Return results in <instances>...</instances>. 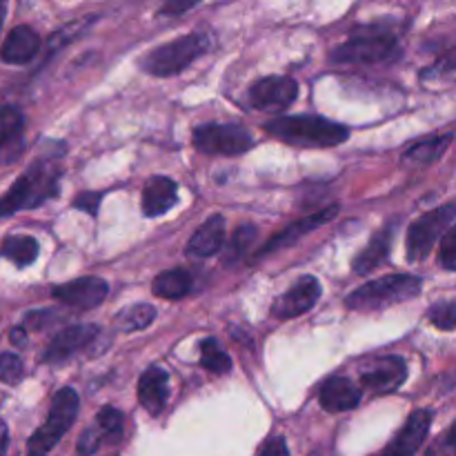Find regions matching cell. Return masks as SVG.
I'll return each mask as SVG.
<instances>
[{
  "mask_svg": "<svg viewBox=\"0 0 456 456\" xmlns=\"http://www.w3.org/2000/svg\"><path fill=\"white\" fill-rule=\"evenodd\" d=\"M200 365H203L208 372L227 374L232 370V359L230 354L218 346V341L205 338V341L200 343Z\"/></svg>",
  "mask_w": 456,
  "mask_h": 456,
  "instance_id": "obj_28",
  "label": "cell"
},
{
  "mask_svg": "<svg viewBox=\"0 0 456 456\" xmlns=\"http://www.w3.org/2000/svg\"><path fill=\"white\" fill-rule=\"evenodd\" d=\"M298 96V83L289 76H265L249 87L254 110L279 111L292 105Z\"/></svg>",
  "mask_w": 456,
  "mask_h": 456,
  "instance_id": "obj_10",
  "label": "cell"
},
{
  "mask_svg": "<svg viewBox=\"0 0 456 456\" xmlns=\"http://www.w3.org/2000/svg\"><path fill=\"white\" fill-rule=\"evenodd\" d=\"M428 456H454V428H450L445 441L441 445H435Z\"/></svg>",
  "mask_w": 456,
  "mask_h": 456,
  "instance_id": "obj_36",
  "label": "cell"
},
{
  "mask_svg": "<svg viewBox=\"0 0 456 456\" xmlns=\"http://www.w3.org/2000/svg\"><path fill=\"white\" fill-rule=\"evenodd\" d=\"M22 379H25V365H22L20 356L3 352L0 354V381L7 383V386H16Z\"/></svg>",
  "mask_w": 456,
  "mask_h": 456,
  "instance_id": "obj_31",
  "label": "cell"
},
{
  "mask_svg": "<svg viewBox=\"0 0 456 456\" xmlns=\"http://www.w3.org/2000/svg\"><path fill=\"white\" fill-rule=\"evenodd\" d=\"M7 448H9V432H7V426H4V421L0 419V456L7 454Z\"/></svg>",
  "mask_w": 456,
  "mask_h": 456,
  "instance_id": "obj_37",
  "label": "cell"
},
{
  "mask_svg": "<svg viewBox=\"0 0 456 456\" xmlns=\"http://www.w3.org/2000/svg\"><path fill=\"white\" fill-rule=\"evenodd\" d=\"M321 298V283L316 276H303L298 279V283L294 288H289L283 297L276 298L272 303L270 314L279 321H289L297 319V316L305 314L312 307L316 305V301Z\"/></svg>",
  "mask_w": 456,
  "mask_h": 456,
  "instance_id": "obj_12",
  "label": "cell"
},
{
  "mask_svg": "<svg viewBox=\"0 0 456 456\" xmlns=\"http://www.w3.org/2000/svg\"><path fill=\"white\" fill-rule=\"evenodd\" d=\"M225 248V218L221 214L209 216L187 243V256L208 258Z\"/></svg>",
  "mask_w": 456,
  "mask_h": 456,
  "instance_id": "obj_19",
  "label": "cell"
},
{
  "mask_svg": "<svg viewBox=\"0 0 456 456\" xmlns=\"http://www.w3.org/2000/svg\"><path fill=\"white\" fill-rule=\"evenodd\" d=\"M200 0H165L163 7L159 9V16H181L199 4Z\"/></svg>",
  "mask_w": 456,
  "mask_h": 456,
  "instance_id": "obj_33",
  "label": "cell"
},
{
  "mask_svg": "<svg viewBox=\"0 0 456 456\" xmlns=\"http://www.w3.org/2000/svg\"><path fill=\"white\" fill-rule=\"evenodd\" d=\"M169 399V377L160 368H147L138 381V401L150 414H160Z\"/></svg>",
  "mask_w": 456,
  "mask_h": 456,
  "instance_id": "obj_20",
  "label": "cell"
},
{
  "mask_svg": "<svg viewBox=\"0 0 456 456\" xmlns=\"http://www.w3.org/2000/svg\"><path fill=\"white\" fill-rule=\"evenodd\" d=\"M456 218V208L454 203L444 205L439 209H432V212L423 214L421 218L410 225L408 230V258L412 263L423 261V258L430 256L432 248L436 245V240H441V236L454 225Z\"/></svg>",
  "mask_w": 456,
  "mask_h": 456,
  "instance_id": "obj_8",
  "label": "cell"
},
{
  "mask_svg": "<svg viewBox=\"0 0 456 456\" xmlns=\"http://www.w3.org/2000/svg\"><path fill=\"white\" fill-rule=\"evenodd\" d=\"M0 256L12 261L16 267H27L38 258V240L27 234H13L0 243Z\"/></svg>",
  "mask_w": 456,
  "mask_h": 456,
  "instance_id": "obj_24",
  "label": "cell"
},
{
  "mask_svg": "<svg viewBox=\"0 0 456 456\" xmlns=\"http://www.w3.org/2000/svg\"><path fill=\"white\" fill-rule=\"evenodd\" d=\"M61 191V165L53 156H40L0 199V218L13 216L22 209H36Z\"/></svg>",
  "mask_w": 456,
  "mask_h": 456,
  "instance_id": "obj_1",
  "label": "cell"
},
{
  "mask_svg": "<svg viewBox=\"0 0 456 456\" xmlns=\"http://www.w3.org/2000/svg\"><path fill=\"white\" fill-rule=\"evenodd\" d=\"M408 379V365L401 356H381L374 359L361 372V386L374 395H392Z\"/></svg>",
  "mask_w": 456,
  "mask_h": 456,
  "instance_id": "obj_11",
  "label": "cell"
},
{
  "mask_svg": "<svg viewBox=\"0 0 456 456\" xmlns=\"http://www.w3.org/2000/svg\"><path fill=\"white\" fill-rule=\"evenodd\" d=\"M80 399L76 395V390L71 387H62L56 392L52 401V410H49V417L34 435L27 441V456H47L61 444L62 436L69 432V428L74 426L76 414H78Z\"/></svg>",
  "mask_w": 456,
  "mask_h": 456,
  "instance_id": "obj_5",
  "label": "cell"
},
{
  "mask_svg": "<svg viewBox=\"0 0 456 456\" xmlns=\"http://www.w3.org/2000/svg\"><path fill=\"white\" fill-rule=\"evenodd\" d=\"M194 145L203 154L239 156L252 150L254 138L239 123H205L194 129Z\"/></svg>",
  "mask_w": 456,
  "mask_h": 456,
  "instance_id": "obj_7",
  "label": "cell"
},
{
  "mask_svg": "<svg viewBox=\"0 0 456 456\" xmlns=\"http://www.w3.org/2000/svg\"><path fill=\"white\" fill-rule=\"evenodd\" d=\"M337 214H338V205H332V208L321 209V212H314V214H310V216L301 218V221L292 223V225L285 227V230L281 232V234H276L274 239L267 240L265 248L258 249V252H256V258L267 256V254L276 252V249L292 248V245L298 243V240H301L303 236H307V234H310V232H314L316 227H321V225H325V223H328V221H332V218L337 216Z\"/></svg>",
  "mask_w": 456,
  "mask_h": 456,
  "instance_id": "obj_16",
  "label": "cell"
},
{
  "mask_svg": "<svg viewBox=\"0 0 456 456\" xmlns=\"http://www.w3.org/2000/svg\"><path fill=\"white\" fill-rule=\"evenodd\" d=\"M123 430H125L123 412H118V410L111 408V405H105V408L96 414L94 426H89L87 430L80 435L76 450H78L80 456H94L105 444H120V439H123Z\"/></svg>",
  "mask_w": 456,
  "mask_h": 456,
  "instance_id": "obj_9",
  "label": "cell"
},
{
  "mask_svg": "<svg viewBox=\"0 0 456 456\" xmlns=\"http://www.w3.org/2000/svg\"><path fill=\"white\" fill-rule=\"evenodd\" d=\"M321 405L328 412H346L361 403V390L346 377H334L323 383L319 395Z\"/></svg>",
  "mask_w": 456,
  "mask_h": 456,
  "instance_id": "obj_22",
  "label": "cell"
},
{
  "mask_svg": "<svg viewBox=\"0 0 456 456\" xmlns=\"http://www.w3.org/2000/svg\"><path fill=\"white\" fill-rule=\"evenodd\" d=\"M392 239H395V225L381 227V230L372 236V240L365 245L363 252L354 258L356 274H370V272L377 270L381 263H386V258L390 256Z\"/></svg>",
  "mask_w": 456,
  "mask_h": 456,
  "instance_id": "obj_23",
  "label": "cell"
},
{
  "mask_svg": "<svg viewBox=\"0 0 456 456\" xmlns=\"http://www.w3.org/2000/svg\"><path fill=\"white\" fill-rule=\"evenodd\" d=\"M452 134H444V136H436V138H428V141H419L417 145L410 147L408 151L403 154L405 163H417V165H428V163H435L436 159L445 154V150L450 147L452 142Z\"/></svg>",
  "mask_w": 456,
  "mask_h": 456,
  "instance_id": "obj_26",
  "label": "cell"
},
{
  "mask_svg": "<svg viewBox=\"0 0 456 456\" xmlns=\"http://www.w3.org/2000/svg\"><path fill=\"white\" fill-rule=\"evenodd\" d=\"M53 298L69 307H78V310H92L98 307L110 294V285L96 276H83V279L69 281L65 285L53 288Z\"/></svg>",
  "mask_w": 456,
  "mask_h": 456,
  "instance_id": "obj_14",
  "label": "cell"
},
{
  "mask_svg": "<svg viewBox=\"0 0 456 456\" xmlns=\"http://www.w3.org/2000/svg\"><path fill=\"white\" fill-rule=\"evenodd\" d=\"M265 132L288 145L297 147H337L347 141L350 129L341 123L323 118V116H281L265 123Z\"/></svg>",
  "mask_w": 456,
  "mask_h": 456,
  "instance_id": "obj_2",
  "label": "cell"
},
{
  "mask_svg": "<svg viewBox=\"0 0 456 456\" xmlns=\"http://www.w3.org/2000/svg\"><path fill=\"white\" fill-rule=\"evenodd\" d=\"M439 261L448 272L456 270V227L454 225L450 227L444 236H441Z\"/></svg>",
  "mask_w": 456,
  "mask_h": 456,
  "instance_id": "obj_32",
  "label": "cell"
},
{
  "mask_svg": "<svg viewBox=\"0 0 456 456\" xmlns=\"http://www.w3.org/2000/svg\"><path fill=\"white\" fill-rule=\"evenodd\" d=\"M423 281L412 274H390L383 279L370 281L346 298L347 310L354 312H374L383 307L399 305V303L412 301L421 294Z\"/></svg>",
  "mask_w": 456,
  "mask_h": 456,
  "instance_id": "obj_3",
  "label": "cell"
},
{
  "mask_svg": "<svg viewBox=\"0 0 456 456\" xmlns=\"http://www.w3.org/2000/svg\"><path fill=\"white\" fill-rule=\"evenodd\" d=\"M432 426V412L430 410H417L410 414L408 423L403 430L392 439V444L377 456H414L421 450L423 441H426L428 432Z\"/></svg>",
  "mask_w": 456,
  "mask_h": 456,
  "instance_id": "obj_15",
  "label": "cell"
},
{
  "mask_svg": "<svg viewBox=\"0 0 456 456\" xmlns=\"http://www.w3.org/2000/svg\"><path fill=\"white\" fill-rule=\"evenodd\" d=\"M7 4H9V0H0V29H3L4 18H7Z\"/></svg>",
  "mask_w": 456,
  "mask_h": 456,
  "instance_id": "obj_39",
  "label": "cell"
},
{
  "mask_svg": "<svg viewBox=\"0 0 456 456\" xmlns=\"http://www.w3.org/2000/svg\"><path fill=\"white\" fill-rule=\"evenodd\" d=\"M25 116L18 107H0V163H12L22 151Z\"/></svg>",
  "mask_w": 456,
  "mask_h": 456,
  "instance_id": "obj_18",
  "label": "cell"
},
{
  "mask_svg": "<svg viewBox=\"0 0 456 456\" xmlns=\"http://www.w3.org/2000/svg\"><path fill=\"white\" fill-rule=\"evenodd\" d=\"M156 319V307L150 303H138V305L125 307L123 312L116 314V328L118 332H141V330L150 328Z\"/></svg>",
  "mask_w": 456,
  "mask_h": 456,
  "instance_id": "obj_27",
  "label": "cell"
},
{
  "mask_svg": "<svg viewBox=\"0 0 456 456\" xmlns=\"http://www.w3.org/2000/svg\"><path fill=\"white\" fill-rule=\"evenodd\" d=\"M25 328H13L12 334H9V338H12L13 346H25Z\"/></svg>",
  "mask_w": 456,
  "mask_h": 456,
  "instance_id": "obj_38",
  "label": "cell"
},
{
  "mask_svg": "<svg viewBox=\"0 0 456 456\" xmlns=\"http://www.w3.org/2000/svg\"><path fill=\"white\" fill-rule=\"evenodd\" d=\"M101 199H102V194H96V191H87V194H80L78 199L74 200V208H78V209H83V212L96 216L98 205H101Z\"/></svg>",
  "mask_w": 456,
  "mask_h": 456,
  "instance_id": "obj_35",
  "label": "cell"
},
{
  "mask_svg": "<svg viewBox=\"0 0 456 456\" xmlns=\"http://www.w3.org/2000/svg\"><path fill=\"white\" fill-rule=\"evenodd\" d=\"M178 200L176 181L167 176H154L147 181L142 190V214L150 218L163 216L167 209H172Z\"/></svg>",
  "mask_w": 456,
  "mask_h": 456,
  "instance_id": "obj_21",
  "label": "cell"
},
{
  "mask_svg": "<svg viewBox=\"0 0 456 456\" xmlns=\"http://www.w3.org/2000/svg\"><path fill=\"white\" fill-rule=\"evenodd\" d=\"M254 240H256V227L254 225H240L236 230L234 239H232L230 248L225 249V256H223V265H236V263L243 261V256L248 254V249L252 248Z\"/></svg>",
  "mask_w": 456,
  "mask_h": 456,
  "instance_id": "obj_29",
  "label": "cell"
},
{
  "mask_svg": "<svg viewBox=\"0 0 456 456\" xmlns=\"http://www.w3.org/2000/svg\"><path fill=\"white\" fill-rule=\"evenodd\" d=\"M209 45H212V40L203 31L181 36V38L172 40V43L150 49L141 58V69L151 76H159V78L176 76L183 69H187L191 62L199 61L203 53H208Z\"/></svg>",
  "mask_w": 456,
  "mask_h": 456,
  "instance_id": "obj_4",
  "label": "cell"
},
{
  "mask_svg": "<svg viewBox=\"0 0 456 456\" xmlns=\"http://www.w3.org/2000/svg\"><path fill=\"white\" fill-rule=\"evenodd\" d=\"M101 334L98 325H71V328L61 330L56 337L49 341V346L45 347L43 361L49 365H58L69 361L71 356L78 354L80 350L89 346L92 341H96V337Z\"/></svg>",
  "mask_w": 456,
  "mask_h": 456,
  "instance_id": "obj_13",
  "label": "cell"
},
{
  "mask_svg": "<svg viewBox=\"0 0 456 456\" xmlns=\"http://www.w3.org/2000/svg\"><path fill=\"white\" fill-rule=\"evenodd\" d=\"M191 289V276L183 270H169L163 272L151 283V292L159 298H167V301H178V298L187 297Z\"/></svg>",
  "mask_w": 456,
  "mask_h": 456,
  "instance_id": "obj_25",
  "label": "cell"
},
{
  "mask_svg": "<svg viewBox=\"0 0 456 456\" xmlns=\"http://www.w3.org/2000/svg\"><path fill=\"white\" fill-rule=\"evenodd\" d=\"M40 52V36L29 25H18L4 38L0 47V61L7 65H27Z\"/></svg>",
  "mask_w": 456,
  "mask_h": 456,
  "instance_id": "obj_17",
  "label": "cell"
},
{
  "mask_svg": "<svg viewBox=\"0 0 456 456\" xmlns=\"http://www.w3.org/2000/svg\"><path fill=\"white\" fill-rule=\"evenodd\" d=\"M258 456H289L288 444H285L283 436H272V439H267L265 445L258 450Z\"/></svg>",
  "mask_w": 456,
  "mask_h": 456,
  "instance_id": "obj_34",
  "label": "cell"
},
{
  "mask_svg": "<svg viewBox=\"0 0 456 456\" xmlns=\"http://www.w3.org/2000/svg\"><path fill=\"white\" fill-rule=\"evenodd\" d=\"M428 319L435 328L444 330V332H452L456 328V301L435 303L428 312Z\"/></svg>",
  "mask_w": 456,
  "mask_h": 456,
  "instance_id": "obj_30",
  "label": "cell"
},
{
  "mask_svg": "<svg viewBox=\"0 0 456 456\" xmlns=\"http://www.w3.org/2000/svg\"><path fill=\"white\" fill-rule=\"evenodd\" d=\"M399 53V40L395 34L370 29L338 45L330 53V61L334 65H379V62L395 61Z\"/></svg>",
  "mask_w": 456,
  "mask_h": 456,
  "instance_id": "obj_6",
  "label": "cell"
}]
</instances>
